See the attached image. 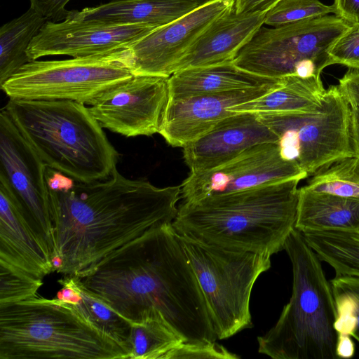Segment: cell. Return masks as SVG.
Returning <instances> with one entry per match:
<instances>
[{"label":"cell","instance_id":"6da1fadb","mask_svg":"<svg viewBox=\"0 0 359 359\" xmlns=\"http://www.w3.org/2000/svg\"><path fill=\"white\" fill-rule=\"evenodd\" d=\"M132 323L164 321L184 343L217 339L194 271L172 223L155 226L75 276Z\"/></svg>","mask_w":359,"mask_h":359},{"label":"cell","instance_id":"7a4b0ae2","mask_svg":"<svg viewBox=\"0 0 359 359\" xmlns=\"http://www.w3.org/2000/svg\"><path fill=\"white\" fill-rule=\"evenodd\" d=\"M55 271L79 276L149 229L175 218L181 186L130 180L116 168L104 180L49 190Z\"/></svg>","mask_w":359,"mask_h":359},{"label":"cell","instance_id":"3957f363","mask_svg":"<svg viewBox=\"0 0 359 359\" xmlns=\"http://www.w3.org/2000/svg\"><path fill=\"white\" fill-rule=\"evenodd\" d=\"M299 178L182 201L175 231L223 249L266 254L284 250L294 229Z\"/></svg>","mask_w":359,"mask_h":359},{"label":"cell","instance_id":"277c9868","mask_svg":"<svg viewBox=\"0 0 359 359\" xmlns=\"http://www.w3.org/2000/svg\"><path fill=\"white\" fill-rule=\"evenodd\" d=\"M4 109L44 163L74 181L104 180L116 168L118 153L85 104L9 99Z\"/></svg>","mask_w":359,"mask_h":359},{"label":"cell","instance_id":"5b68a950","mask_svg":"<svg viewBox=\"0 0 359 359\" xmlns=\"http://www.w3.org/2000/svg\"><path fill=\"white\" fill-rule=\"evenodd\" d=\"M284 250L292 264V295L274 326L257 337L258 351L273 359H337V308L321 260L295 228Z\"/></svg>","mask_w":359,"mask_h":359},{"label":"cell","instance_id":"8992f818","mask_svg":"<svg viewBox=\"0 0 359 359\" xmlns=\"http://www.w3.org/2000/svg\"><path fill=\"white\" fill-rule=\"evenodd\" d=\"M74 304L39 294L0 305V359H128Z\"/></svg>","mask_w":359,"mask_h":359},{"label":"cell","instance_id":"52a82bcc","mask_svg":"<svg viewBox=\"0 0 359 359\" xmlns=\"http://www.w3.org/2000/svg\"><path fill=\"white\" fill-rule=\"evenodd\" d=\"M209 308L217 339L252 326L250 296L271 267L266 254L236 252L179 235Z\"/></svg>","mask_w":359,"mask_h":359},{"label":"cell","instance_id":"ba28073f","mask_svg":"<svg viewBox=\"0 0 359 359\" xmlns=\"http://www.w3.org/2000/svg\"><path fill=\"white\" fill-rule=\"evenodd\" d=\"M351 24L328 15L278 27L262 26L233 63L260 76H320L332 65L328 50Z\"/></svg>","mask_w":359,"mask_h":359},{"label":"cell","instance_id":"9c48e42d","mask_svg":"<svg viewBox=\"0 0 359 359\" xmlns=\"http://www.w3.org/2000/svg\"><path fill=\"white\" fill-rule=\"evenodd\" d=\"M351 105L338 85L330 86L320 104L300 112L261 113L278 137L282 156L307 174L334 161L355 156Z\"/></svg>","mask_w":359,"mask_h":359},{"label":"cell","instance_id":"30bf717a","mask_svg":"<svg viewBox=\"0 0 359 359\" xmlns=\"http://www.w3.org/2000/svg\"><path fill=\"white\" fill-rule=\"evenodd\" d=\"M133 76L125 49L62 60H32L0 87L9 99L90 104L106 90Z\"/></svg>","mask_w":359,"mask_h":359},{"label":"cell","instance_id":"8fae6325","mask_svg":"<svg viewBox=\"0 0 359 359\" xmlns=\"http://www.w3.org/2000/svg\"><path fill=\"white\" fill-rule=\"evenodd\" d=\"M46 168L3 108L0 112V183L8 189L52 255L53 227Z\"/></svg>","mask_w":359,"mask_h":359},{"label":"cell","instance_id":"7c38bea8","mask_svg":"<svg viewBox=\"0 0 359 359\" xmlns=\"http://www.w3.org/2000/svg\"><path fill=\"white\" fill-rule=\"evenodd\" d=\"M169 77L133 76L106 90L89 110L103 128L127 137L158 133L168 103Z\"/></svg>","mask_w":359,"mask_h":359},{"label":"cell","instance_id":"4fadbf2b","mask_svg":"<svg viewBox=\"0 0 359 359\" xmlns=\"http://www.w3.org/2000/svg\"><path fill=\"white\" fill-rule=\"evenodd\" d=\"M294 162L285 159L278 142L252 147L212 169L190 172L181 184L183 201L235 192L293 178L307 177Z\"/></svg>","mask_w":359,"mask_h":359},{"label":"cell","instance_id":"5bb4252c","mask_svg":"<svg viewBox=\"0 0 359 359\" xmlns=\"http://www.w3.org/2000/svg\"><path fill=\"white\" fill-rule=\"evenodd\" d=\"M234 6L235 0H212L157 27L126 49L130 72L133 76L170 77L200 36Z\"/></svg>","mask_w":359,"mask_h":359},{"label":"cell","instance_id":"9a60e30c","mask_svg":"<svg viewBox=\"0 0 359 359\" xmlns=\"http://www.w3.org/2000/svg\"><path fill=\"white\" fill-rule=\"evenodd\" d=\"M158 27L71 20L46 21L29 46L27 55L35 60L48 55L83 57L122 50Z\"/></svg>","mask_w":359,"mask_h":359},{"label":"cell","instance_id":"2e32d148","mask_svg":"<svg viewBox=\"0 0 359 359\" xmlns=\"http://www.w3.org/2000/svg\"><path fill=\"white\" fill-rule=\"evenodd\" d=\"M282 84L169 100L158 133L169 145L183 148L233 114L234 106L257 99Z\"/></svg>","mask_w":359,"mask_h":359},{"label":"cell","instance_id":"e0dca14e","mask_svg":"<svg viewBox=\"0 0 359 359\" xmlns=\"http://www.w3.org/2000/svg\"><path fill=\"white\" fill-rule=\"evenodd\" d=\"M278 137L257 113L235 112L184 146L183 157L190 172L216 168L255 145L278 142Z\"/></svg>","mask_w":359,"mask_h":359},{"label":"cell","instance_id":"ac0fdd59","mask_svg":"<svg viewBox=\"0 0 359 359\" xmlns=\"http://www.w3.org/2000/svg\"><path fill=\"white\" fill-rule=\"evenodd\" d=\"M0 263L41 279L55 271L48 246L30 226L12 194L1 183Z\"/></svg>","mask_w":359,"mask_h":359},{"label":"cell","instance_id":"d6986e66","mask_svg":"<svg viewBox=\"0 0 359 359\" xmlns=\"http://www.w3.org/2000/svg\"><path fill=\"white\" fill-rule=\"evenodd\" d=\"M266 13H238L235 7L216 20L176 65L186 69L233 62L240 50L264 24Z\"/></svg>","mask_w":359,"mask_h":359},{"label":"cell","instance_id":"ffe728a7","mask_svg":"<svg viewBox=\"0 0 359 359\" xmlns=\"http://www.w3.org/2000/svg\"><path fill=\"white\" fill-rule=\"evenodd\" d=\"M203 4L187 0H114L81 11H69L65 20L109 25H167Z\"/></svg>","mask_w":359,"mask_h":359},{"label":"cell","instance_id":"44dd1931","mask_svg":"<svg viewBox=\"0 0 359 359\" xmlns=\"http://www.w3.org/2000/svg\"><path fill=\"white\" fill-rule=\"evenodd\" d=\"M284 78H270L243 69L233 62L194 67L173 73L168 79L169 100L248 88L278 86Z\"/></svg>","mask_w":359,"mask_h":359},{"label":"cell","instance_id":"7402d4cb","mask_svg":"<svg viewBox=\"0 0 359 359\" xmlns=\"http://www.w3.org/2000/svg\"><path fill=\"white\" fill-rule=\"evenodd\" d=\"M294 228L302 233L359 232V199L313 192L301 187Z\"/></svg>","mask_w":359,"mask_h":359},{"label":"cell","instance_id":"603a6c76","mask_svg":"<svg viewBox=\"0 0 359 359\" xmlns=\"http://www.w3.org/2000/svg\"><path fill=\"white\" fill-rule=\"evenodd\" d=\"M283 83L268 93L234 106L233 112L286 113L311 110L318 107L325 95L320 76L303 78L290 75Z\"/></svg>","mask_w":359,"mask_h":359},{"label":"cell","instance_id":"cb8c5ba5","mask_svg":"<svg viewBox=\"0 0 359 359\" xmlns=\"http://www.w3.org/2000/svg\"><path fill=\"white\" fill-rule=\"evenodd\" d=\"M46 19L31 7L0 29V85L32 61L27 50Z\"/></svg>","mask_w":359,"mask_h":359},{"label":"cell","instance_id":"d4e9b609","mask_svg":"<svg viewBox=\"0 0 359 359\" xmlns=\"http://www.w3.org/2000/svg\"><path fill=\"white\" fill-rule=\"evenodd\" d=\"M302 234L321 262L333 268L335 276L359 278V232L318 231Z\"/></svg>","mask_w":359,"mask_h":359},{"label":"cell","instance_id":"484cf974","mask_svg":"<svg viewBox=\"0 0 359 359\" xmlns=\"http://www.w3.org/2000/svg\"><path fill=\"white\" fill-rule=\"evenodd\" d=\"M302 188L313 192L359 199V157L343 158L320 168Z\"/></svg>","mask_w":359,"mask_h":359},{"label":"cell","instance_id":"4316f807","mask_svg":"<svg viewBox=\"0 0 359 359\" xmlns=\"http://www.w3.org/2000/svg\"><path fill=\"white\" fill-rule=\"evenodd\" d=\"M182 338L164 321L147 318L132 323L130 351L128 359H164L183 343Z\"/></svg>","mask_w":359,"mask_h":359},{"label":"cell","instance_id":"83f0119b","mask_svg":"<svg viewBox=\"0 0 359 359\" xmlns=\"http://www.w3.org/2000/svg\"><path fill=\"white\" fill-rule=\"evenodd\" d=\"M79 287L81 299L74 304L77 309L95 326L125 346L130 353L132 323Z\"/></svg>","mask_w":359,"mask_h":359},{"label":"cell","instance_id":"f1b7e54d","mask_svg":"<svg viewBox=\"0 0 359 359\" xmlns=\"http://www.w3.org/2000/svg\"><path fill=\"white\" fill-rule=\"evenodd\" d=\"M330 283L337 308L334 328L359 342V278L335 276Z\"/></svg>","mask_w":359,"mask_h":359},{"label":"cell","instance_id":"f546056e","mask_svg":"<svg viewBox=\"0 0 359 359\" xmlns=\"http://www.w3.org/2000/svg\"><path fill=\"white\" fill-rule=\"evenodd\" d=\"M331 14H336L333 5L320 0H281L266 13L264 24L278 27Z\"/></svg>","mask_w":359,"mask_h":359},{"label":"cell","instance_id":"4dcf8cb0","mask_svg":"<svg viewBox=\"0 0 359 359\" xmlns=\"http://www.w3.org/2000/svg\"><path fill=\"white\" fill-rule=\"evenodd\" d=\"M43 279L13 266L0 263V305L36 296Z\"/></svg>","mask_w":359,"mask_h":359},{"label":"cell","instance_id":"1f68e13d","mask_svg":"<svg viewBox=\"0 0 359 359\" xmlns=\"http://www.w3.org/2000/svg\"><path fill=\"white\" fill-rule=\"evenodd\" d=\"M332 65L359 69V23H354L333 43L328 50Z\"/></svg>","mask_w":359,"mask_h":359},{"label":"cell","instance_id":"d6a6232c","mask_svg":"<svg viewBox=\"0 0 359 359\" xmlns=\"http://www.w3.org/2000/svg\"><path fill=\"white\" fill-rule=\"evenodd\" d=\"M236 359L239 356L232 353L216 341L206 344L182 343L170 351L164 359Z\"/></svg>","mask_w":359,"mask_h":359},{"label":"cell","instance_id":"836d02e7","mask_svg":"<svg viewBox=\"0 0 359 359\" xmlns=\"http://www.w3.org/2000/svg\"><path fill=\"white\" fill-rule=\"evenodd\" d=\"M70 0H29L30 7L46 19L47 21L65 20L69 13L65 6Z\"/></svg>","mask_w":359,"mask_h":359},{"label":"cell","instance_id":"e575fe53","mask_svg":"<svg viewBox=\"0 0 359 359\" xmlns=\"http://www.w3.org/2000/svg\"><path fill=\"white\" fill-rule=\"evenodd\" d=\"M350 105L359 107V69H349L338 84Z\"/></svg>","mask_w":359,"mask_h":359},{"label":"cell","instance_id":"d590c367","mask_svg":"<svg viewBox=\"0 0 359 359\" xmlns=\"http://www.w3.org/2000/svg\"><path fill=\"white\" fill-rule=\"evenodd\" d=\"M336 15L349 24L359 23V0H334Z\"/></svg>","mask_w":359,"mask_h":359},{"label":"cell","instance_id":"8d00e7d4","mask_svg":"<svg viewBox=\"0 0 359 359\" xmlns=\"http://www.w3.org/2000/svg\"><path fill=\"white\" fill-rule=\"evenodd\" d=\"M281 0H235L238 13H267Z\"/></svg>","mask_w":359,"mask_h":359},{"label":"cell","instance_id":"74e56055","mask_svg":"<svg viewBox=\"0 0 359 359\" xmlns=\"http://www.w3.org/2000/svg\"><path fill=\"white\" fill-rule=\"evenodd\" d=\"M46 179L48 189L52 191L68 190L76 182L64 173L48 166L46 171Z\"/></svg>","mask_w":359,"mask_h":359},{"label":"cell","instance_id":"f35d334b","mask_svg":"<svg viewBox=\"0 0 359 359\" xmlns=\"http://www.w3.org/2000/svg\"><path fill=\"white\" fill-rule=\"evenodd\" d=\"M336 353L338 358H351L353 357L355 354V344L351 337L339 334Z\"/></svg>","mask_w":359,"mask_h":359},{"label":"cell","instance_id":"ab89813d","mask_svg":"<svg viewBox=\"0 0 359 359\" xmlns=\"http://www.w3.org/2000/svg\"><path fill=\"white\" fill-rule=\"evenodd\" d=\"M351 133L356 156L359 157V107L351 105Z\"/></svg>","mask_w":359,"mask_h":359},{"label":"cell","instance_id":"60d3db41","mask_svg":"<svg viewBox=\"0 0 359 359\" xmlns=\"http://www.w3.org/2000/svg\"><path fill=\"white\" fill-rule=\"evenodd\" d=\"M187 1H192L200 3L201 4H205L210 2L212 0H187Z\"/></svg>","mask_w":359,"mask_h":359}]
</instances>
